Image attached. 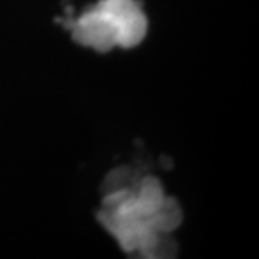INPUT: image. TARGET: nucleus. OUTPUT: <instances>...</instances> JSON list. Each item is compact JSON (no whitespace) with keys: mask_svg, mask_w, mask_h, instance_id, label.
Masks as SVG:
<instances>
[{"mask_svg":"<svg viewBox=\"0 0 259 259\" xmlns=\"http://www.w3.org/2000/svg\"><path fill=\"white\" fill-rule=\"evenodd\" d=\"M69 28L74 40L81 47L91 48L101 54L115 47L114 23L95 6L82 13Z\"/></svg>","mask_w":259,"mask_h":259,"instance_id":"f257e3e1","label":"nucleus"},{"mask_svg":"<svg viewBox=\"0 0 259 259\" xmlns=\"http://www.w3.org/2000/svg\"><path fill=\"white\" fill-rule=\"evenodd\" d=\"M95 8L115 23L130 13L141 9V3L139 0H100Z\"/></svg>","mask_w":259,"mask_h":259,"instance_id":"39448f33","label":"nucleus"},{"mask_svg":"<svg viewBox=\"0 0 259 259\" xmlns=\"http://www.w3.org/2000/svg\"><path fill=\"white\" fill-rule=\"evenodd\" d=\"M148 226L157 233H170L183 222V212L176 199L166 196L161 204L144 219Z\"/></svg>","mask_w":259,"mask_h":259,"instance_id":"7ed1b4c3","label":"nucleus"},{"mask_svg":"<svg viewBox=\"0 0 259 259\" xmlns=\"http://www.w3.org/2000/svg\"><path fill=\"white\" fill-rule=\"evenodd\" d=\"M147 30L148 20L143 9L130 13L128 16L120 19L118 22L114 23L115 47L124 48V49L139 47L147 35Z\"/></svg>","mask_w":259,"mask_h":259,"instance_id":"f03ea898","label":"nucleus"},{"mask_svg":"<svg viewBox=\"0 0 259 259\" xmlns=\"http://www.w3.org/2000/svg\"><path fill=\"white\" fill-rule=\"evenodd\" d=\"M164 197L166 194L163 190V186L157 177L154 176L144 177L139 183L137 190L134 192V200L144 219L157 209L164 200Z\"/></svg>","mask_w":259,"mask_h":259,"instance_id":"20e7f679","label":"nucleus"}]
</instances>
